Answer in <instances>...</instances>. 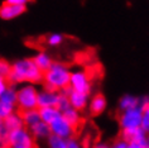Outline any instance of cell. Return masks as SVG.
Here are the masks:
<instances>
[{
    "instance_id": "obj_1",
    "label": "cell",
    "mask_w": 149,
    "mask_h": 148,
    "mask_svg": "<svg viewBox=\"0 0 149 148\" xmlns=\"http://www.w3.org/2000/svg\"><path fill=\"white\" fill-rule=\"evenodd\" d=\"M6 80L10 86L18 82H24V81L39 84L43 81V72L37 67L33 58H25V60L14 62L12 65V71Z\"/></svg>"
},
{
    "instance_id": "obj_14",
    "label": "cell",
    "mask_w": 149,
    "mask_h": 148,
    "mask_svg": "<svg viewBox=\"0 0 149 148\" xmlns=\"http://www.w3.org/2000/svg\"><path fill=\"white\" fill-rule=\"evenodd\" d=\"M17 115L23 120V124L25 127H32L34 123L42 120L39 117L38 109H33V110H17Z\"/></svg>"
},
{
    "instance_id": "obj_2",
    "label": "cell",
    "mask_w": 149,
    "mask_h": 148,
    "mask_svg": "<svg viewBox=\"0 0 149 148\" xmlns=\"http://www.w3.org/2000/svg\"><path fill=\"white\" fill-rule=\"evenodd\" d=\"M71 71L65 64L53 62L52 66L43 72V86L46 91L61 92L70 86Z\"/></svg>"
},
{
    "instance_id": "obj_31",
    "label": "cell",
    "mask_w": 149,
    "mask_h": 148,
    "mask_svg": "<svg viewBox=\"0 0 149 148\" xmlns=\"http://www.w3.org/2000/svg\"><path fill=\"white\" fill-rule=\"evenodd\" d=\"M148 142H149V133H148Z\"/></svg>"
},
{
    "instance_id": "obj_13",
    "label": "cell",
    "mask_w": 149,
    "mask_h": 148,
    "mask_svg": "<svg viewBox=\"0 0 149 148\" xmlns=\"http://www.w3.org/2000/svg\"><path fill=\"white\" fill-rule=\"evenodd\" d=\"M106 109V99L102 94H96L92 96L90 105H88V110H90V114L94 117L100 115L101 113L105 112Z\"/></svg>"
},
{
    "instance_id": "obj_5",
    "label": "cell",
    "mask_w": 149,
    "mask_h": 148,
    "mask_svg": "<svg viewBox=\"0 0 149 148\" xmlns=\"http://www.w3.org/2000/svg\"><path fill=\"white\" fill-rule=\"evenodd\" d=\"M9 148H38L34 137L31 135L25 129L20 128L10 133Z\"/></svg>"
},
{
    "instance_id": "obj_9",
    "label": "cell",
    "mask_w": 149,
    "mask_h": 148,
    "mask_svg": "<svg viewBox=\"0 0 149 148\" xmlns=\"http://www.w3.org/2000/svg\"><path fill=\"white\" fill-rule=\"evenodd\" d=\"M62 117L65 118V119L70 123L71 127L73 128L74 135H77V133L82 129L84 123H85V120H84L82 115H81V113L79 112V110L73 109L72 106H71V108L66 109L65 112H62Z\"/></svg>"
},
{
    "instance_id": "obj_20",
    "label": "cell",
    "mask_w": 149,
    "mask_h": 148,
    "mask_svg": "<svg viewBox=\"0 0 149 148\" xmlns=\"http://www.w3.org/2000/svg\"><path fill=\"white\" fill-rule=\"evenodd\" d=\"M0 100L15 105V103H17V91L14 90V87L13 86H8V87H6V90L3 92L1 96H0Z\"/></svg>"
},
{
    "instance_id": "obj_12",
    "label": "cell",
    "mask_w": 149,
    "mask_h": 148,
    "mask_svg": "<svg viewBox=\"0 0 149 148\" xmlns=\"http://www.w3.org/2000/svg\"><path fill=\"white\" fill-rule=\"evenodd\" d=\"M148 100H149V96L138 98V96H134V95H124L120 100H119V109H120V112H124V110L138 108V106L143 108V105Z\"/></svg>"
},
{
    "instance_id": "obj_3",
    "label": "cell",
    "mask_w": 149,
    "mask_h": 148,
    "mask_svg": "<svg viewBox=\"0 0 149 148\" xmlns=\"http://www.w3.org/2000/svg\"><path fill=\"white\" fill-rule=\"evenodd\" d=\"M38 101V92L36 87L31 86H24L19 91H17V110H33L38 109L37 106Z\"/></svg>"
},
{
    "instance_id": "obj_8",
    "label": "cell",
    "mask_w": 149,
    "mask_h": 148,
    "mask_svg": "<svg viewBox=\"0 0 149 148\" xmlns=\"http://www.w3.org/2000/svg\"><path fill=\"white\" fill-rule=\"evenodd\" d=\"M61 92H63V94H66L67 96H68L70 104H71V106H72L73 109L81 112V110H84L85 108H86L88 95L82 94V92H79V91H74L70 86L67 89H65L63 91H61Z\"/></svg>"
},
{
    "instance_id": "obj_4",
    "label": "cell",
    "mask_w": 149,
    "mask_h": 148,
    "mask_svg": "<svg viewBox=\"0 0 149 148\" xmlns=\"http://www.w3.org/2000/svg\"><path fill=\"white\" fill-rule=\"evenodd\" d=\"M119 124L121 132L141 128V106L121 112L119 117Z\"/></svg>"
},
{
    "instance_id": "obj_26",
    "label": "cell",
    "mask_w": 149,
    "mask_h": 148,
    "mask_svg": "<svg viewBox=\"0 0 149 148\" xmlns=\"http://www.w3.org/2000/svg\"><path fill=\"white\" fill-rule=\"evenodd\" d=\"M110 148H128V142L124 138H119L110 144Z\"/></svg>"
},
{
    "instance_id": "obj_29",
    "label": "cell",
    "mask_w": 149,
    "mask_h": 148,
    "mask_svg": "<svg viewBox=\"0 0 149 148\" xmlns=\"http://www.w3.org/2000/svg\"><path fill=\"white\" fill-rule=\"evenodd\" d=\"M91 148H110V144H107L106 142H102V140H96L91 146Z\"/></svg>"
},
{
    "instance_id": "obj_25",
    "label": "cell",
    "mask_w": 149,
    "mask_h": 148,
    "mask_svg": "<svg viewBox=\"0 0 149 148\" xmlns=\"http://www.w3.org/2000/svg\"><path fill=\"white\" fill-rule=\"evenodd\" d=\"M10 71H12V65L5 60H0V76L8 79V76L10 75Z\"/></svg>"
},
{
    "instance_id": "obj_11",
    "label": "cell",
    "mask_w": 149,
    "mask_h": 148,
    "mask_svg": "<svg viewBox=\"0 0 149 148\" xmlns=\"http://www.w3.org/2000/svg\"><path fill=\"white\" fill-rule=\"evenodd\" d=\"M59 100V92L54 91H42L38 94V101L37 106L40 108H57Z\"/></svg>"
},
{
    "instance_id": "obj_23",
    "label": "cell",
    "mask_w": 149,
    "mask_h": 148,
    "mask_svg": "<svg viewBox=\"0 0 149 148\" xmlns=\"http://www.w3.org/2000/svg\"><path fill=\"white\" fill-rule=\"evenodd\" d=\"M48 138H49L51 148H67V139L61 138V137L54 135V134H51Z\"/></svg>"
},
{
    "instance_id": "obj_30",
    "label": "cell",
    "mask_w": 149,
    "mask_h": 148,
    "mask_svg": "<svg viewBox=\"0 0 149 148\" xmlns=\"http://www.w3.org/2000/svg\"><path fill=\"white\" fill-rule=\"evenodd\" d=\"M0 148H8V147H5V146H0Z\"/></svg>"
},
{
    "instance_id": "obj_7",
    "label": "cell",
    "mask_w": 149,
    "mask_h": 148,
    "mask_svg": "<svg viewBox=\"0 0 149 148\" xmlns=\"http://www.w3.org/2000/svg\"><path fill=\"white\" fill-rule=\"evenodd\" d=\"M49 127H51L52 134L58 135V137H61V138L70 139V138H74V137H76L74 135L73 128L71 127L68 121L62 117V114L56 120L52 121V123L49 124Z\"/></svg>"
},
{
    "instance_id": "obj_10",
    "label": "cell",
    "mask_w": 149,
    "mask_h": 148,
    "mask_svg": "<svg viewBox=\"0 0 149 148\" xmlns=\"http://www.w3.org/2000/svg\"><path fill=\"white\" fill-rule=\"evenodd\" d=\"M25 10H27V6L14 5L5 1L3 5H0V18L4 20H12L14 18L20 17L23 13H25Z\"/></svg>"
},
{
    "instance_id": "obj_27",
    "label": "cell",
    "mask_w": 149,
    "mask_h": 148,
    "mask_svg": "<svg viewBox=\"0 0 149 148\" xmlns=\"http://www.w3.org/2000/svg\"><path fill=\"white\" fill-rule=\"evenodd\" d=\"M8 86H10L9 82H8V80H6L5 77L0 76V96L3 95V92L6 90V87H8Z\"/></svg>"
},
{
    "instance_id": "obj_18",
    "label": "cell",
    "mask_w": 149,
    "mask_h": 148,
    "mask_svg": "<svg viewBox=\"0 0 149 148\" xmlns=\"http://www.w3.org/2000/svg\"><path fill=\"white\" fill-rule=\"evenodd\" d=\"M4 124L9 133L17 131V129L23 128V120L18 115H14V114H10V115L4 118Z\"/></svg>"
},
{
    "instance_id": "obj_17",
    "label": "cell",
    "mask_w": 149,
    "mask_h": 148,
    "mask_svg": "<svg viewBox=\"0 0 149 148\" xmlns=\"http://www.w3.org/2000/svg\"><path fill=\"white\" fill-rule=\"evenodd\" d=\"M38 112H39L40 119L47 124H51L52 121L56 120L62 114L57 108H40L38 109Z\"/></svg>"
},
{
    "instance_id": "obj_28",
    "label": "cell",
    "mask_w": 149,
    "mask_h": 148,
    "mask_svg": "<svg viewBox=\"0 0 149 148\" xmlns=\"http://www.w3.org/2000/svg\"><path fill=\"white\" fill-rule=\"evenodd\" d=\"M31 1H33V0H6V3H9V4L22 5V6H27V4Z\"/></svg>"
},
{
    "instance_id": "obj_15",
    "label": "cell",
    "mask_w": 149,
    "mask_h": 148,
    "mask_svg": "<svg viewBox=\"0 0 149 148\" xmlns=\"http://www.w3.org/2000/svg\"><path fill=\"white\" fill-rule=\"evenodd\" d=\"M29 129H31V132H32V134H33L34 138L36 137H38V138H43V137H49L52 134L49 124L44 123L43 120L37 121V123H34L32 127H29Z\"/></svg>"
},
{
    "instance_id": "obj_6",
    "label": "cell",
    "mask_w": 149,
    "mask_h": 148,
    "mask_svg": "<svg viewBox=\"0 0 149 148\" xmlns=\"http://www.w3.org/2000/svg\"><path fill=\"white\" fill-rule=\"evenodd\" d=\"M70 87L74 91L82 92V94L90 95L91 92V77L86 71H73L71 72Z\"/></svg>"
},
{
    "instance_id": "obj_19",
    "label": "cell",
    "mask_w": 149,
    "mask_h": 148,
    "mask_svg": "<svg viewBox=\"0 0 149 148\" xmlns=\"http://www.w3.org/2000/svg\"><path fill=\"white\" fill-rule=\"evenodd\" d=\"M126 142H128V148H149L148 134H141Z\"/></svg>"
},
{
    "instance_id": "obj_22",
    "label": "cell",
    "mask_w": 149,
    "mask_h": 148,
    "mask_svg": "<svg viewBox=\"0 0 149 148\" xmlns=\"http://www.w3.org/2000/svg\"><path fill=\"white\" fill-rule=\"evenodd\" d=\"M65 40V36L59 34V33H52L46 37V44L51 47H57L59 44H62V42Z\"/></svg>"
},
{
    "instance_id": "obj_16",
    "label": "cell",
    "mask_w": 149,
    "mask_h": 148,
    "mask_svg": "<svg viewBox=\"0 0 149 148\" xmlns=\"http://www.w3.org/2000/svg\"><path fill=\"white\" fill-rule=\"evenodd\" d=\"M33 61H34V64L37 65V67H38L42 72H46L48 68L52 66L53 64V61H52L51 56L46 52H39L37 53L34 57H33Z\"/></svg>"
},
{
    "instance_id": "obj_21",
    "label": "cell",
    "mask_w": 149,
    "mask_h": 148,
    "mask_svg": "<svg viewBox=\"0 0 149 148\" xmlns=\"http://www.w3.org/2000/svg\"><path fill=\"white\" fill-rule=\"evenodd\" d=\"M141 129L147 134L149 133V100L141 108Z\"/></svg>"
},
{
    "instance_id": "obj_24",
    "label": "cell",
    "mask_w": 149,
    "mask_h": 148,
    "mask_svg": "<svg viewBox=\"0 0 149 148\" xmlns=\"http://www.w3.org/2000/svg\"><path fill=\"white\" fill-rule=\"evenodd\" d=\"M14 106H15V105L0 100V118H1V119H4V118L10 115L12 112H13V109H14Z\"/></svg>"
}]
</instances>
